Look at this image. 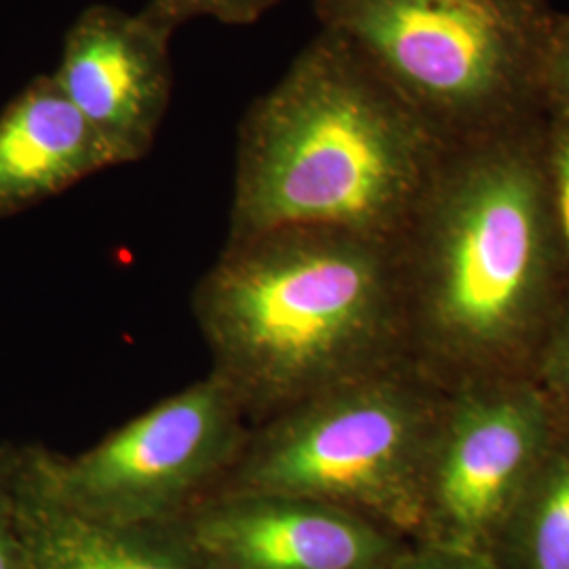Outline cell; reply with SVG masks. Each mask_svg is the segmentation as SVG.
<instances>
[{
  "label": "cell",
  "mask_w": 569,
  "mask_h": 569,
  "mask_svg": "<svg viewBox=\"0 0 569 569\" xmlns=\"http://www.w3.org/2000/svg\"><path fill=\"white\" fill-rule=\"evenodd\" d=\"M547 114H569V13H559L545 70Z\"/></svg>",
  "instance_id": "18"
},
{
  "label": "cell",
  "mask_w": 569,
  "mask_h": 569,
  "mask_svg": "<svg viewBox=\"0 0 569 569\" xmlns=\"http://www.w3.org/2000/svg\"><path fill=\"white\" fill-rule=\"evenodd\" d=\"M559 425L531 376L449 390L428 456L420 542L489 555Z\"/></svg>",
  "instance_id": "7"
},
{
  "label": "cell",
  "mask_w": 569,
  "mask_h": 569,
  "mask_svg": "<svg viewBox=\"0 0 569 569\" xmlns=\"http://www.w3.org/2000/svg\"><path fill=\"white\" fill-rule=\"evenodd\" d=\"M251 425L207 373L81 453L21 446L23 470L63 509L110 526H169L204 500L243 448Z\"/></svg>",
  "instance_id": "6"
},
{
  "label": "cell",
  "mask_w": 569,
  "mask_h": 569,
  "mask_svg": "<svg viewBox=\"0 0 569 569\" xmlns=\"http://www.w3.org/2000/svg\"><path fill=\"white\" fill-rule=\"evenodd\" d=\"M448 390L411 363L326 390L249 428L216 493H281L422 538L428 456Z\"/></svg>",
  "instance_id": "5"
},
{
  "label": "cell",
  "mask_w": 569,
  "mask_h": 569,
  "mask_svg": "<svg viewBox=\"0 0 569 569\" xmlns=\"http://www.w3.org/2000/svg\"><path fill=\"white\" fill-rule=\"evenodd\" d=\"M20 446H0V569H23L20 509H18Z\"/></svg>",
  "instance_id": "16"
},
{
  "label": "cell",
  "mask_w": 569,
  "mask_h": 569,
  "mask_svg": "<svg viewBox=\"0 0 569 569\" xmlns=\"http://www.w3.org/2000/svg\"><path fill=\"white\" fill-rule=\"evenodd\" d=\"M489 557L500 569H569V422L561 420Z\"/></svg>",
  "instance_id": "12"
},
{
  "label": "cell",
  "mask_w": 569,
  "mask_h": 569,
  "mask_svg": "<svg viewBox=\"0 0 569 569\" xmlns=\"http://www.w3.org/2000/svg\"><path fill=\"white\" fill-rule=\"evenodd\" d=\"M531 378L547 395L559 420L569 422V291L550 321L531 367Z\"/></svg>",
  "instance_id": "14"
},
{
  "label": "cell",
  "mask_w": 569,
  "mask_h": 569,
  "mask_svg": "<svg viewBox=\"0 0 569 569\" xmlns=\"http://www.w3.org/2000/svg\"><path fill=\"white\" fill-rule=\"evenodd\" d=\"M542 121L449 142L397 239L409 361L448 392L531 376L566 298Z\"/></svg>",
  "instance_id": "1"
},
{
  "label": "cell",
  "mask_w": 569,
  "mask_h": 569,
  "mask_svg": "<svg viewBox=\"0 0 569 569\" xmlns=\"http://www.w3.org/2000/svg\"><path fill=\"white\" fill-rule=\"evenodd\" d=\"M315 13L448 143L547 114L550 0H315Z\"/></svg>",
  "instance_id": "4"
},
{
  "label": "cell",
  "mask_w": 569,
  "mask_h": 569,
  "mask_svg": "<svg viewBox=\"0 0 569 569\" xmlns=\"http://www.w3.org/2000/svg\"><path fill=\"white\" fill-rule=\"evenodd\" d=\"M171 32L140 13L91 4L68 28L53 79L117 164L152 150L173 91Z\"/></svg>",
  "instance_id": "9"
},
{
  "label": "cell",
  "mask_w": 569,
  "mask_h": 569,
  "mask_svg": "<svg viewBox=\"0 0 569 569\" xmlns=\"http://www.w3.org/2000/svg\"><path fill=\"white\" fill-rule=\"evenodd\" d=\"M540 167L561 274L569 291V114H545L540 129Z\"/></svg>",
  "instance_id": "13"
},
{
  "label": "cell",
  "mask_w": 569,
  "mask_h": 569,
  "mask_svg": "<svg viewBox=\"0 0 569 569\" xmlns=\"http://www.w3.org/2000/svg\"><path fill=\"white\" fill-rule=\"evenodd\" d=\"M281 0H148L142 13L171 34L186 21L211 18L228 26H247L260 20Z\"/></svg>",
  "instance_id": "15"
},
{
  "label": "cell",
  "mask_w": 569,
  "mask_h": 569,
  "mask_svg": "<svg viewBox=\"0 0 569 569\" xmlns=\"http://www.w3.org/2000/svg\"><path fill=\"white\" fill-rule=\"evenodd\" d=\"M382 569H500L488 552L453 549L432 542H409Z\"/></svg>",
  "instance_id": "17"
},
{
  "label": "cell",
  "mask_w": 569,
  "mask_h": 569,
  "mask_svg": "<svg viewBox=\"0 0 569 569\" xmlns=\"http://www.w3.org/2000/svg\"><path fill=\"white\" fill-rule=\"evenodd\" d=\"M23 569H201L173 526H110L63 509L18 472Z\"/></svg>",
  "instance_id": "11"
},
{
  "label": "cell",
  "mask_w": 569,
  "mask_h": 569,
  "mask_svg": "<svg viewBox=\"0 0 569 569\" xmlns=\"http://www.w3.org/2000/svg\"><path fill=\"white\" fill-rule=\"evenodd\" d=\"M201 569H382L409 540L359 512L281 493H216L173 523Z\"/></svg>",
  "instance_id": "8"
},
{
  "label": "cell",
  "mask_w": 569,
  "mask_h": 569,
  "mask_svg": "<svg viewBox=\"0 0 569 569\" xmlns=\"http://www.w3.org/2000/svg\"><path fill=\"white\" fill-rule=\"evenodd\" d=\"M448 142L321 30L239 124L228 239L319 226L397 241Z\"/></svg>",
  "instance_id": "3"
},
{
  "label": "cell",
  "mask_w": 569,
  "mask_h": 569,
  "mask_svg": "<svg viewBox=\"0 0 569 569\" xmlns=\"http://www.w3.org/2000/svg\"><path fill=\"white\" fill-rule=\"evenodd\" d=\"M119 167L53 74L28 82L0 112V220Z\"/></svg>",
  "instance_id": "10"
},
{
  "label": "cell",
  "mask_w": 569,
  "mask_h": 569,
  "mask_svg": "<svg viewBox=\"0 0 569 569\" xmlns=\"http://www.w3.org/2000/svg\"><path fill=\"white\" fill-rule=\"evenodd\" d=\"M218 378L260 425L326 390L406 366L397 241L319 226L228 239L192 291Z\"/></svg>",
  "instance_id": "2"
}]
</instances>
